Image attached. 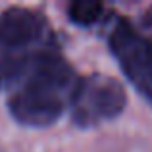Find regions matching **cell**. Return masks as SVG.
<instances>
[{
    "label": "cell",
    "mask_w": 152,
    "mask_h": 152,
    "mask_svg": "<svg viewBox=\"0 0 152 152\" xmlns=\"http://www.w3.org/2000/svg\"><path fill=\"white\" fill-rule=\"evenodd\" d=\"M79 83L81 75L41 10L12 6L0 14V85L15 121L52 125L71 108Z\"/></svg>",
    "instance_id": "1"
},
{
    "label": "cell",
    "mask_w": 152,
    "mask_h": 152,
    "mask_svg": "<svg viewBox=\"0 0 152 152\" xmlns=\"http://www.w3.org/2000/svg\"><path fill=\"white\" fill-rule=\"evenodd\" d=\"M104 12L102 4H71L69 6V18L79 25H93L100 19Z\"/></svg>",
    "instance_id": "4"
},
{
    "label": "cell",
    "mask_w": 152,
    "mask_h": 152,
    "mask_svg": "<svg viewBox=\"0 0 152 152\" xmlns=\"http://www.w3.org/2000/svg\"><path fill=\"white\" fill-rule=\"evenodd\" d=\"M125 104L127 94L119 81L108 75L81 77L71 102V119L79 127L98 125L119 115Z\"/></svg>",
    "instance_id": "3"
},
{
    "label": "cell",
    "mask_w": 152,
    "mask_h": 152,
    "mask_svg": "<svg viewBox=\"0 0 152 152\" xmlns=\"http://www.w3.org/2000/svg\"><path fill=\"white\" fill-rule=\"evenodd\" d=\"M108 45L123 75L152 104V37L141 33L127 18H118L108 35Z\"/></svg>",
    "instance_id": "2"
}]
</instances>
